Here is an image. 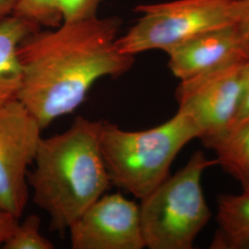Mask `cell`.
Here are the masks:
<instances>
[{"label":"cell","instance_id":"obj_19","mask_svg":"<svg viewBox=\"0 0 249 249\" xmlns=\"http://www.w3.org/2000/svg\"><path fill=\"white\" fill-rule=\"evenodd\" d=\"M17 0H0V22L12 15Z\"/></svg>","mask_w":249,"mask_h":249},{"label":"cell","instance_id":"obj_13","mask_svg":"<svg viewBox=\"0 0 249 249\" xmlns=\"http://www.w3.org/2000/svg\"><path fill=\"white\" fill-rule=\"evenodd\" d=\"M12 15L39 28H55L64 21L60 0H17Z\"/></svg>","mask_w":249,"mask_h":249},{"label":"cell","instance_id":"obj_15","mask_svg":"<svg viewBox=\"0 0 249 249\" xmlns=\"http://www.w3.org/2000/svg\"><path fill=\"white\" fill-rule=\"evenodd\" d=\"M102 0H60L64 21H74L97 16Z\"/></svg>","mask_w":249,"mask_h":249},{"label":"cell","instance_id":"obj_7","mask_svg":"<svg viewBox=\"0 0 249 249\" xmlns=\"http://www.w3.org/2000/svg\"><path fill=\"white\" fill-rule=\"evenodd\" d=\"M249 59L180 80L175 93L178 109L193 118L205 147L231 126L239 104L244 66Z\"/></svg>","mask_w":249,"mask_h":249},{"label":"cell","instance_id":"obj_5","mask_svg":"<svg viewBox=\"0 0 249 249\" xmlns=\"http://www.w3.org/2000/svg\"><path fill=\"white\" fill-rule=\"evenodd\" d=\"M242 6V0H175L138 6L135 10L142 15L118 37V49L133 56L154 49L166 52L196 35L235 24Z\"/></svg>","mask_w":249,"mask_h":249},{"label":"cell","instance_id":"obj_2","mask_svg":"<svg viewBox=\"0 0 249 249\" xmlns=\"http://www.w3.org/2000/svg\"><path fill=\"white\" fill-rule=\"evenodd\" d=\"M102 122L78 116L67 130L39 142L28 184L53 231H69L112 185L100 149Z\"/></svg>","mask_w":249,"mask_h":249},{"label":"cell","instance_id":"obj_8","mask_svg":"<svg viewBox=\"0 0 249 249\" xmlns=\"http://www.w3.org/2000/svg\"><path fill=\"white\" fill-rule=\"evenodd\" d=\"M73 249H145L140 205L104 194L69 229Z\"/></svg>","mask_w":249,"mask_h":249},{"label":"cell","instance_id":"obj_12","mask_svg":"<svg viewBox=\"0 0 249 249\" xmlns=\"http://www.w3.org/2000/svg\"><path fill=\"white\" fill-rule=\"evenodd\" d=\"M206 148L216 154L217 165L249 189V119L231 126Z\"/></svg>","mask_w":249,"mask_h":249},{"label":"cell","instance_id":"obj_1","mask_svg":"<svg viewBox=\"0 0 249 249\" xmlns=\"http://www.w3.org/2000/svg\"><path fill=\"white\" fill-rule=\"evenodd\" d=\"M121 25L118 17L63 21L20 43L23 80L18 100L43 129L79 108L97 80L120 77L132 68L133 55L117 46Z\"/></svg>","mask_w":249,"mask_h":249},{"label":"cell","instance_id":"obj_3","mask_svg":"<svg viewBox=\"0 0 249 249\" xmlns=\"http://www.w3.org/2000/svg\"><path fill=\"white\" fill-rule=\"evenodd\" d=\"M199 135L193 118L178 109L166 122L140 131L103 121L99 142L112 185L142 200L169 177L178 153Z\"/></svg>","mask_w":249,"mask_h":249},{"label":"cell","instance_id":"obj_9","mask_svg":"<svg viewBox=\"0 0 249 249\" xmlns=\"http://www.w3.org/2000/svg\"><path fill=\"white\" fill-rule=\"evenodd\" d=\"M165 53L175 77L188 80L228 63L249 58V45L235 24L193 36Z\"/></svg>","mask_w":249,"mask_h":249},{"label":"cell","instance_id":"obj_6","mask_svg":"<svg viewBox=\"0 0 249 249\" xmlns=\"http://www.w3.org/2000/svg\"><path fill=\"white\" fill-rule=\"evenodd\" d=\"M43 127L18 100L0 105V211L19 219L29 197V167Z\"/></svg>","mask_w":249,"mask_h":249},{"label":"cell","instance_id":"obj_17","mask_svg":"<svg viewBox=\"0 0 249 249\" xmlns=\"http://www.w3.org/2000/svg\"><path fill=\"white\" fill-rule=\"evenodd\" d=\"M18 223V219L6 212L0 211V248H2L4 242L15 229Z\"/></svg>","mask_w":249,"mask_h":249},{"label":"cell","instance_id":"obj_10","mask_svg":"<svg viewBox=\"0 0 249 249\" xmlns=\"http://www.w3.org/2000/svg\"><path fill=\"white\" fill-rule=\"evenodd\" d=\"M39 29L13 15L0 22V105L18 100L23 80L18 46Z\"/></svg>","mask_w":249,"mask_h":249},{"label":"cell","instance_id":"obj_14","mask_svg":"<svg viewBox=\"0 0 249 249\" xmlns=\"http://www.w3.org/2000/svg\"><path fill=\"white\" fill-rule=\"evenodd\" d=\"M41 219L36 214L27 216L22 223H18L15 229L4 242V249H53V243L40 231Z\"/></svg>","mask_w":249,"mask_h":249},{"label":"cell","instance_id":"obj_4","mask_svg":"<svg viewBox=\"0 0 249 249\" xmlns=\"http://www.w3.org/2000/svg\"><path fill=\"white\" fill-rule=\"evenodd\" d=\"M217 165L204 152L196 151L186 165L169 176L141 200L145 247L150 249H192L212 213L205 199L201 178Z\"/></svg>","mask_w":249,"mask_h":249},{"label":"cell","instance_id":"obj_11","mask_svg":"<svg viewBox=\"0 0 249 249\" xmlns=\"http://www.w3.org/2000/svg\"><path fill=\"white\" fill-rule=\"evenodd\" d=\"M216 220L211 249H249V189L219 196Z\"/></svg>","mask_w":249,"mask_h":249},{"label":"cell","instance_id":"obj_18","mask_svg":"<svg viewBox=\"0 0 249 249\" xmlns=\"http://www.w3.org/2000/svg\"><path fill=\"white\" fill-rule=\"evenodd\" d=\"M236 26L241 36L249 45V0H243V8L240 18L236 22Z\"/></svg>","mask_w":249,"mask_h":249},{"label":"cell","instance_id":"obj_16","mask_svg":"<svg viewBox=\"0 0 249 249\" xmlns=\"http://www.w3.org/2000/svg\"><path fill=\"white\" fill-rule=\"evenodd\" d=\"M248 119H249V59L244 66L239 104H238L234 119L229 128H231V126H234L236 124H241L242 122Z\"/></svg>","mask_w":249,"mask_h":249}]
</instances>
